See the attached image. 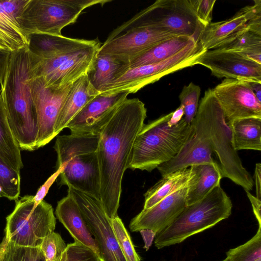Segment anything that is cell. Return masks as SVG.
I'll list each match as a JSON object with an SVG mask.
<instances>
[{
  "instance_id": "cell-42",
  "label": "cell",
  "mask_w": 261,
  "mask_h": 261,
  "mask_svg": "<svg viewBox=\"0 0 261 261\" xmlns=\"http://www.w3.org/2000/svg\"><path fill=\"white\" fill-rule=\"evenodd\" d=\"M254 184L256 188V197L261 199V164L255 165Z\"/></svg>"
},
{
  "instance_id": "cell-6",
  "label": "cell",
  "mask_w": 261,
  "mask_h": 261,
  "mask_svg": "<svg viewBox=\"0 0 261 261\" xmlns=\"http://www.w3.org/2000/svg\"><path fill=\"white\" fill-rule=\"evenodd\" d=\"M198 110L202 116L213 153L219 161L222 177L250 191L254 186V180L233 148L230 128L225 122L213 89L205 91Z\"/></svg>"
},
{
  "instance_id": "cell-23",
  "label": "cell",
  "mask_w": 261,
  "mask_h": 261,
  "mask_svg": "<svg viewBox=\"0 0 261 261\" xmlns=\"http://www.w3.org/2000/svg\"><path fill=\"white\" fill-rule=\"evenodd\" d=\"M28 41L29 52L41 58H48L76 49L90 46L99 42L97 38L79 39L45 34L30 35L28 36Z\"/></svg>"
},
{
  "instance_id": "cell-5",
  "label": "cell",
  "mask_w": 261,
  "mask_h": 261,
  "mask_svg": "<svg viewBox=\"0 0 261 261\" xmlns=\"http://www.w3.org/2000/svg\"><path fill=\"white\" fill-rule=\"evenodd\" d=\"M232 208L230 198L219 185L201 200L186 205L170 225L156 234L154 245L162 249L180 243L228 218Z\"/></svg>"
},
{
  "instance_id": "cell-10",
  "label": "cell",
  "mask_w": 261,
  "mask_h": 261,
  "mask_svg": "<svg viewBox=\"0 0 261 261\" xmlns=\"http://www.w3.org/2000/svg\"><path fill=\"white\" fill-rule=\"evenodd\" d=\"M101 45L99 41L48 58H39L29 52L30 77L42 78L47 87L71 84L89 73Z\"/></svg>"
},
{
  "instance_id": "cell-39",
  "label": "cell",
  "mask_w": 261,
  "mask_h": 261,
  "mask_svg": "<svg viewBox=\"0 0 261 261\" xmlns=\"http://www.w3.org/2000/svg\"><path fill=\"white\" fill-rule=\"evenodd\" d=\"M216 0H190L197 19L204 27L212 22Z\"/></svg>"
},
{
  "instance_id": "cell-20",
  "label": "cell",
  "mask_w": 261,
  "mask_h": 261,
  "mask_svg": "<svg viewBox=\"0 0 261 261\" xmlns=\"http://www.w3.org/2000/svg\"><path fill=\"white\" fill-rule=\"evenodd\" d=\"M187 186L164 198L151 208L142 210L130 223L132 231L151 230L156 234L170 225L186 205Z\"/></svg>"
},
{
  "instance_id": "cell-46",
  "label": "cell",
  "mask_w": 261,
  "mask_h": 261,
  "mask_svg": "<svg viewBox=\"0 0 261 261\" xmlns=\"http://www.w3.org/2000/svg\"><path fill=\"white\" fill-rule=\"evenodd\" d=\"M0 49L3 50L9 51L8 49L5 47L4 44L1 41H0Z\"/></svg>"
},
{
  "instance_id": "cell-24",
  "label": "cell",
  "mask_w": 261,
  "mask_h": 261,
  "mask_svg": "<svg viewBox=\"0 0 261 261\" xmlns=\"http://www.w3.org/2000/svg\"><path fill=\"white\" fill-rule=\"evenodd\" d=\"M85 75L72 84L57 118L55 135L64 128L75 115L92 98L99 94Z\"/></svg>"
},
{
  "instance_id": "cell-18",
  "label": "cell",
  "mask_w": 261,
  "mask_h": 261,
  "mask_svg": "<svg viewBox=\"0 0 261 261\" xmlns=\"http://www.w3.org/2000/svg\"><path fill=\"white\" fill-rule=\"evenodd\" d=\"M192 123L194 129L187 142L175 156L158 167L162 176L195 165L216 162L212 157L213 151L208 134L198 110Z\"/></svg>"
},
{
  "instance_id": "cell-7",
  "label": "cell",
  "mask_w": 261,
  "mask_h": 261,
  "mask_svg": "<svg viewBox=\"0 0 261 261\" xmlns=\"http://www.w3.org/2000/svg\"><path fill=\"white\" fill-rule=\"evenodd\" d=\"M135 27L192 38L197 42L204 28L195 14L190 0H158L114 30L107 39Z\"/></svg>"
},
{
  "instance_id": "cell-19",
  "label": "cell",
  "mask_w": 261,
  "mask_h": 261,
  "mask_svg": "<svg viewBox=\"0 0 261 261\" xmlns=\"http://www.w3.org/2000/svg\"><path fill=\"white\" fill-rule=\"evenodd\" d=\"M129 94L124 91L97 95L75 115L66 128L72 134H98L116 108Z\"/></svg>"
},
{
  "instance_id": "cell-38",
  "label": "cell",
  "mask_w": 261,
  "mask_h": 261,
  "mask_svg": "<svg viewBox=\"0 0 261 261\" xmlns=\"http://www.w3.org/2000/svg\"><path fill=\"white\" fill-rule=\"evenodd\" d=\"M60 261H101L90 248L76 242L67 245Z\"/></svg>"
},
{
  "instance_id": "cell-41",
  "label": "cell",
  "mask_w": 261,
  "mask_h": 261,
  "mask_svg": "<svg viewBox=\"0 0 261 261\" xmlns=\"http://www.w3.org/2000/svg\"><path fill=\"white\" fill-rule=\"evenodd\" d=\"M253 209L254 216L258 222V226H261V199L252 195L249 191H245Z\"/></svg>"
},
{
  "instance_id": "cell-35",
  "label": "cell",
  "mask_w": 261,
  "mask_h": 261,
  "mask_svg": "<svg viewBox=\"0 0 261 261\" xmlns=\"http://www.w3.org/2000/svg\"><path fill=\"white\" fill-rule=\"evenodd\" d=\"M111 222L119 246L126 261H141L121 219L117 215L112 219Z\"/></svg>"
},
{
  "instance_id": "cell-22",
  "label": "cell",
  "mask_w": 261,
  "mask_h": 261,
  "mask_svg": "<svg viewBox=\"0 0 261 261\" xmlns=\"http://www.w3.org/2000/svg\"><path fill=\"white\" fill-rule=\"evenodd\" d=\"M29 0H0V41L11 53L28 48V37L18 22Z\"/></svg>"
},
{
  "instance_id": "cell-12",
  "label": "cell",
  "mask_w": 261,
  "mask_h": 261,
  "mask_svg": "<svg viewBox=\"0 0 261 261\" xmlns=\"http://www.w3.org/2000/svg\"><path fill=\"white\" fill-rule=\"evenodd\" d=\"M68 194L78 205L95 239L102 261H126L119 246L112 226V219L105 213L96 198L72 187Z\"/></svg>"
},
{
  "instance_id": "cell-47",
  "label": "cell",
  "mask_w": 261,
  "mask_h": 261,
  "mask_svg": "<svg viewBox=\"0 0 261 261\" xmlns=\"http://www.w3.org/2000/svg\"><path fill=\"white\" fill-rule=\"evenodd\" d=\"M222 261H229V260L227 258H226L225 259L223 260Z\"/></svg>"
},
{
  "instance_id": "cell-40",
  "label": "cell",
  "mask_w": 261,
  "mask_h": 261,
  "mask_svg": "<svg viewBox=\"0 0 261 261\" xmlns=\"http://www.w3.org/2000/svg\"><path fill=\"white\" fill-rule=\"evenodd\" d=\"M64 167V164L60 165L56 169V172L54 173L38 189L36 195L34 196V199L36 203L38 204L41 201L43 200V198L47 194L50 187L56 179L59 176Z\"/></svg>"
},
{
  "instance_id": "cell-37",
  "label": "cell",
  "mask_w": 261,
  "mask_h": 261,
  "mask_svg": "<svg viewBox=\"0 0 261 261\" xmlns=\"http://www.w3.org/2000/svg\"><path fill=\"white\" fill-rule=\"evenodd\" d=\"M66 246L61 236L53 232L44 238L40 248L45 261H60Z\"/></svg>"
},
{
  "instance_id": "cell-9",
  "label": "cell",
  "mask_w": 261,
  "mask_h": 261,
  "mask_svg": "<svg viewBox=\"0 0 261 261\" xmlns=\"http://www.w3.org/2000/svg\"><path fill=\"white\" fill-rule=\"evenodd\" d=\"M56 224L51 204L44 200L37 204L34 196L25 195L16 200L14 210L6 217L5 237L18 246L38 247L54 232Z\"/></svg>"
},
{
  "instance_id": "cell-33",
  "label": "cell",
  "mask_w": 261,
  "mask_h": 261,
  "mask_svg": "<svg viewBox=\"0 0 261 261\" xmlns=\"http://www.w3.org/2000/svg\"><path fill=\"white\" fill-rule=\"evenodd\" d=\"M20 171L7 165L0 158V195L10 200H17L20 193Z\"/></svg>"
},
{
  "instance_id": "cell-49",
  "label": "cell",
  "mask_w": 261,
  "mask_h": 261,
  "mask_svg": "<svg viewBox=\"0 0 261 261\" xmlns=\"http://www.w3.org/2000/svg\"><path fill=\"white\" fill-rule=\"evenodd\" d=\"M1 197V195H0V198Z\"/></svg>"
},
{
  "instance_id": "cell-30",
  "label": "cell",
  "mask_w": 261,
  "mask_h": 261,
  "mask_svg": "<svg viewBox=\"0 0 261 261\" xmlns=\"http://www.w3.org/2000/svg\"><path fill=\"white\" fill-rule=\"evenodd\" d=\"M0 158L14 169L23 167L21 149L9 126L3 98L0 95Z\"/></svg>"
},
{
  "instance_id": "cell-11",
  "label": "cell",
  "mask_w": 261,
  "mask_h": 261,
  "mask_svg": "<svg viewBox=\"0 0 261 261\" xmlns=\"http://www.w3.org/2000/svg\"><path fill=\"white\" fill-rule=\"evenodd\" d=\"M205 51L199 42L193 41L178 53L162 62L126 69L100 94L124 91L135 93L166 75L197 65L198 58Z\"/></svg>"
},
{
  "instance_id": "cell-27",
  "label": "cell",
  "mask_w": 261,
  "mask_h": 261,
  "mask_svg": "<svg viewBox=\"0 0 261 261\" xmlns=\"http://www.w3.org/2000/svg\"><path fill=\"white\" fill-rule=\"evenodd\" d=\"M190 168L176 170L162 176L144 194L143 210L151 208L161 200L187 186L190 178Z\"/></svg>"
},
{
  "instance_id": "cell-17",
  "label": "cell",
  "mask_w": 261,
  "mask_h": 261,
  "mask_svg": "<svg viewBox=\"0 0 261 261\" xmlns=\"http://www.w3.org/2000/svg\"><path fill=\"white\" fill-rule=\"evenodd\" d=\"M197 64L207 68L219 78L261 82V64L232 50H207L198 58Z\"/></svg>"
},
{
  "instance_id": "cell-14",
  "label": "cell",
  "mask_w": 261,
  "mask_h": 261,
  "mask_svg": "<svg viewBox=\"0 0 261 261\" xmlns=\"http://www.w3.org/2000/svg\"><path fill=\"white\" fill-rule=\"evenodd\" d=\"M250 29L261 32L260 0L254 1L229 19L205 26L199 42L205 50L221 48Z\"/></svg>"
},
{
  "instance_id": "cell-4",
  "label": "cell",
  "mask_w": 261,
  "mask_h": 261,
  "mask_svg": "<svg viewBox=\"0 0 261 261\" xmlns=\"http://www.w3.org/2000/svg\"><path fill=\"white\" fill-rule=\"evenodd\" d=\"M171 112L149 122L142 127L133 146L128 168L148 172L175 156L192 135L193 123L183 118L170 125Z\"/></svg>"
},
{
  "instance_id": "cell-36",
  "label": "cell",
  "mask_w": 261,
  "mask_h": 261,
  "mask_svg": "<svg viewBox=\"0 0 261 261\" xmlns=\"http://www.w3.org/2000/svg\"><path fill=\"white\" fill-rule=\"evenodd\" d=\"M200 92V87L191 82L188 85L184 86L179 95L180 105L184 109V118L188 124L192 123L197 113Z\"/></svg>"
},
{
  "instance_id": "cell-29",
  "label": "cell",
  "mask_w": 261,
  "mask_h": 261,
  "mask_svg": "<svg viewBox=\"0 0 261 261\" xmlns=\"http://www.w3.org/2000/svg\"><path fill=\"white\" fill-rule=\"evenodd\" d=\"M193 41H196L192 38L183 36H175L164 40L131 62L127 65L125 69L162 62L178 53Z\"/></svg>"
},
{
  "instance_id": "cell-43",
  "label": "cell",
  "mask_w": 261,
  "mask_h": 261,
  "mask_svg": "<svg viewBox=\"0 0 261 261\" xmlns=\"http://www.w3.org/2000/svg\"><path fill=\"white\" fill-rule=\"evenodd\" d=\"M184 107L180 105L174 111L171 112V116L169 119V123L170 125H174L178 123L184 117Z\"/></svg>"
},
{
  "instance_id": "cell-13",
  "label": "cell",
  "mask_w": 261,
  "mask_h": 261,
  "mask_svg": "<svg viewBox=\"0 0 261 261\" xmlns=\"http://www.w3.org/2000/svg\"><path fill=\"white\" fill-rule=\"evenodd\" d=\"M38 123L36 149L55 137V124L72 84L60 87H47L41 77L28 80Z\"/></svg>"
},
{
  "instance_id": "cell-34",
  "label": "cell",
  "mask_w": 261,
  "mask_h": 261,
  "mask_svg": "<svg viewBox=\"0 0 261 261\" xmlns=\"http://www.w3.org/2000/svg\"><path fill=\"white\" fill-rule=\"evenodd\" d=\"M226 258L229 261H261V226L245 244L229 250Z\"/></svg>"
},
{
  "instance_id": "cell-32",
  "label": "cell",
  "mask_w": 261,
  "mask_h": 261,
  "mask_svg": "<svg viewBox=\"0 0 261 261\" xmlns=\"http://www.w3.org/2000/svg\"><path fill=\"white\" fill-rule=\"evenodd\" d=\"M0 261H45L40 247L18 246L5 237L0 244Z\"/></svg>"
},
{
  "instance_id": "cell-25",
  "label": "cell",
  "mask_w": 261,
  "mask_h": 261,
  "mask_svg": "<svg viewBox=\"0 0 261 261\" xmlns=\"http://www.w3.org/2000/svg\"><path fill=\"white\" fill-rule=\"evenodd\" d=\"M190 178L187 184L186 205L199 201L215 187L220 185L222 177L219 165L202 163L191 166Z\"/></svg>"
},
{
  "instance_id": "cell-8",
  "label": "cell",
  "mask_w": 261,
  "mask_h": 261,
  "mask_svg": "<svg viewBox=\"0 0 261 261\" xmlns=\"http://www.w3.org/2000/svg\"><path fill=\"white\" fill-rule=\"evenodd\" d=\"M112 0H29L18 22L23 33L62 35V30L74 23L86 8Z\"/></svg>"
},
{
  "instance_id": "cell-28",
  "label": "cell",
  "mask_w": 261,
  "mask_h": 261,
  "mask_svg": "<svg viewBox=\"0 0 261 261\" xmlns=\"http://www.w3.org/2000/svg\"><path fill=\"white\" fill-rule=\"evenodd\" d=\"M126 65L110 55L97 53L87 74L89 81L100 94L125 69Z\"/></svg>"
},
{
  "instance_id": "cell-3",
  "label": "cell",
  "mask_w": 261,
  "mask_h": 261,
  "mask_svg": "<svg viewBox=\"0 0 261 261\" xmlns=\"http://www.w3.org/2000/svg\"><path fill=\"white\" fill-rule=\"evenodd\" d=\"M54 148L56 169L65 167L59 175L60 186L66 185L99 200V174L97 157L98 134L56 136Z\"/></svg>"
},
{
  "instance_id": "cell-16",
  "label": "cell",
  "mask_w": 261,
  "mask_h": 261,
  "mask_svg": "<svg viewBox=\"0 0 261 261\" xmlns=\"http://www.w3.org/2000/svg\"><path fill=\"white\" fill-rule=\"evenodd\" d=\"M213 91L229 127L238 119L261 117V102L245 82L225 79Z\"/></svg>"
},
{
  "instance_id": "cell-2",
  "label": "cell",
  "mask_w": 261,
  "mask_h": 261,
  "mask_svg": "<svg viewBox=\"0 0 261 261\" xmlns=\"http://www.w3.org/2000/svg\"><path fill=\"white\" fill-rule=\"evenodd\" d=\"M30 59L28 48L11 53L1 88L8 122L21 150H36L37 118L28 80Z\"/></svg>"
},
{
  "instance_id": "cell-44",
  "label": "cell",
  "mask_w": 261,
  "mask_h": 261,
  "mask_svg": "<svg viewBox=\"0 0 261 261\" xmlns=\"http://www.w3.org/2000/svg\"><path fill=\"white\" fill-rule=\"evenodd\" d=\"M139 232L141 234L145 243L144 248L148 250L151 246L156 234L150 229H143Z\"/></svg>"
},
{
  "instance_id": "cell-21",
  "label": "cell",
  "mask_w": 261,
  "mask_h": 261,
  "mask_svg": "<svg viewBox=\"0 0 261 261\" xmlns=\"http://www.w3.org/2000/svg\"><path fill=\"white\" fill-rule=\"evenodd\" d=\"M55 214L59 221L68 231L74 242L91 249L102 261L97 244L74 199L67 195L58 202Z\"/></svg>"
},
{
  "instance_id": "cell-31",
  "label": "cell",
  "mask_w": 261,
  "mask_h": 261,
  "mask_svg": "<svg viewBox=\"0 0 261 261\" xmlns=\"http://www.w3.org/2000/svg\"><path fill=\"white\" fill-rule=\"evenodd\" d=\"M219 48L237 52L261 64V32L250 29Z\"/></svg>"
},
{
  "instance_id": "cell-26",
  "label": "cell",
  "mask_w": 261,
  "mask_h": 261,
  "mask_svg": "<svg viewBox=\"0 0 261 261\" xmlns=\"http://www.w3.org/2000/svg\"><path fill=\"white\" fill-rule=\"evenodd\" d=\"M232 142L236 151L261 150V117L234 120L230 125Z\"/></svg>"
},
{
  "instance_id": "cell-45",
  "label": "cell",
  "mask_w": 261,
  "mask_h": 261,
  "mask_svg": "<svg viewBox=\"0 0 261 261\" xmlns=\"http://www.w3.org/2000/svg\"><path fill=\"white\" fill-rule=\"evenodd\" d=\"M261 102V82L257 81H244Z\"/></svg>"
},
{
  "instance_id": "cell-48",
  "label": "cell",
  "mask_w": 261,
  "mask_h": 261,
  "mask_svg": "<svg viewBox=\"0 0 261 261\" xmlns=\"http://www.w3.org/2000/svg\"><path fill=\"white\" fill-rule=\"evenodd\" d=\"M1 90H0V95H1Z\"/></svg>"
},
{
  "instance_id": "cell-1",
  "label": "cell",
  "mask_w": 261,
  "mask_h": 261,
  "mask_svg": "<svg viewBox=\"0 0 261 261\" xmlns=\"http://www.w3.org/2000/svg\"><path fill=\"white\" fill-rule=\"evenodd\" d=\"M147 110L138 98H126L98 133L99 200L111 219L117 216L122 181L128 169L134 141L144 125Z\"/></svg>"
},
{
  "instance_id": "cell-15",
  "label": "cell",
  "mask_w": 261,
  "mask_h": 261,
  "mask_svg": "<svg viewBox=\"0 0 261 261\" xmlns=\"http://www.w3.org/2000/svg\"><path fill=\"white\" fill-rule=\"evenodd\" d=\"M175 36H177L155 29L132 27L113 38L107 39L98 53L110 55L125 64L126 67L153 46Z\"/></svg>"
}]
</instances>
